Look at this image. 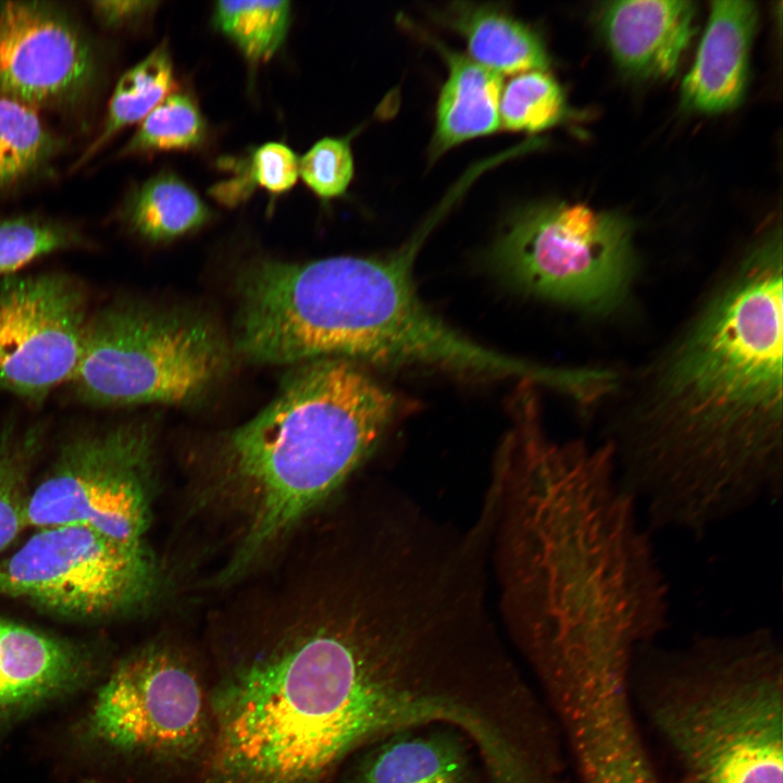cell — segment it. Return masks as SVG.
Instances as JSON below:
<instances>
[{
    "instance_id": "6da1fadb",
    "label": "cell",
    "mask_w": 783,
    "mask_h": 783,
    "mask_svg": "<svg viewBox=\"0 0 783 783\" xmlns=\"http://www.w3.org/2000/svg\"><path fill=\"white\" fill-rule=\"evenodd\" d=\"M783 252L771 227L647 365L605 426L649 530L703 538L783 490Z\"/></svg>"
},
{
    "instance_id": "7a4b0ae2",
    "label": "cell",
    "mask_w": 783,
    "mask_h": 783,
    "mask_svg": "<svg viewBox=\"0 0 783 783\" xmlns=\"http://www.w3.org/2000/svg\"><path fill=\"white\" fill-rule=\"evenodd\" d=\"M323 576L304 618L209 670L214 741L197 783H336L364 747L437 720L440 678L413 624L376 587Z\"/></svg>"
},
{
    "instance_id": "3957f363",
    "label": "cell",
    "mask_w": 783,
    "mask_h": 783,
    "mask_svg": "<svg viewBox=\"0 0 783 783\" xmlns=\"http://www.w3.org/2000/svg\"><path fill=\"white\" fill-rule=\"evenodd\" d=\"M489 570L525 659L635 651L668 627L670 589L610 448L519 433L496 453Z\"/></svg>"
},
{
    "instance_id": "277c9868",
    "label": "cell",
    "mask_w": 783,
    "mask_h": 783,
    "mask_svg": "<svg viewBox=\"0 0 783 783\" xmlns=\"http://www.w3.org/2000/svg\"><path fill=\"white\" fill-rule=\"evenodd\" d=\"M467 187L457 182L391 253L309 262L260 258L235 278L234 350L258 364L319 358L539 383L547 370L483 347L420 298L412 266L428 234Z\"/></svg>"
},
{
    "instance_id": "5b68a950",
    "label": "cell",
    "mask_w": 783,
    "mask_h": 783,
    "mask_svg": "<svg viewBox=\"0 0 783 783\" xmlns=\"http://www.w3.org/2000/svg\"><path fill=\"white\" fill-rule=\"evenodd\" d=\"M295 365L271 402L219 444L223 478L247 517L233 570L338 492L397 413L395 395L358 363L319 358Z\"/></svg>"
},
{
    "instance_id": "8992f818",
    "label": "cell",
    "mask_w": 783,
    "mask_h": 783,
    "mask_svg": "<svg viewBox=\"0 0 783 783\" xmlns=\"http://www.w3.org/2000/svg\"><path fill=\"white\" fill-rule=\"evenodd\" d=\"M633 667L681 783H783V654L771 629L645 644Z\"/></svg>"
},
{
    "instance_id": "52a82bcc",
    "label": "cell",
    "mask_w": 783,
    "mask_h": 783,
    "mask_svg": "<svg viewBox=\"0 0 783 783\" xmlns=\"http://www.w3.org/2000/svg\"><path fill=\"white\" fill-rule=\"evenodd\" d=\"M75 738L121 783H197L214 741L209 669L173 644L132 652L98 686Z\"/></svg>"
},
{
    "instance_id": "ba28073f",
    "label": "cell",
    "mask_w": 783,
    "mask_h": 783,
    "mask_svg": "<svg viewBox=\"0 0 783 783\" xmlns=\"http://www.w3.org/2000/svg\"><path fill=\"white\" fill-rule=\"evenodd\" d=\"M232 347L207 315L139 300L91 313L72 396L98 408L192 405L228 372Z\"/></svg>"
},
{
    "instance_id": "9c48e42d",
    "label": "cell",
    "mask_w": 783,
    "mask_h": 783,
    "mask_svg": "<svg viewBox=\"0 0 783 783\" xmlns=\"http://www.w3.org/2000/svg\"><path fill=\"white\" fill-rule=\"evenodd\" d=\"M488 263L520 293L581 308H608L624 295L632 274V226L618 213L583 203L529 206L498 235Z\"/></svg>"
},
{
    "instance_id": "30bf717a",
    "label": "cell",
    "mask_w": 783,
    "mask_h": 783,
    "mask_svg": "<svg viewBox=\"0 0 783 783\" xmlns=\"http://www.w3.org/2000/svg\"><path fill=\"white\" fill-rule=\"evenodd\" d=\"M152 447L150 426L139 421L73 437L28 494L27 526L85 525L123 543L145 544Z\"/></svg>"
},
{
    "instance_id": "8fae6325",
    "label": "cell",
    "mask_w": 783,
    "mask_h": 783,
    "mask_svg": "<svg viewBox=\"0 0 783 783\" xmlns=\"http://www.w3.org/2000/svg\"><path fill=\"white\" fill-rule=\"evenodd\" d=\"M156 583L145 544L77 524L38 529L0 560V596L76 617H102L146 600Z\"/></svg>"
},
{
    "instance_id": "7c38bea8",
    "label": "cell",
    "mask_w": 783,
    "mask_h": 783,
    "mask_svg": "<svg viewBox=\"0 0 783 783\" xmlns=\"http://www.w3.org/2000/svg\"><path fill=\"white\" fill-rule=\"evenodd\" d=\"M90 315L86 287L69 274L0 277V391L41 403L69 384Z\"/></svg>"
},
{
    "instance_id": "4fadbf2b",
    "label": "cell",
    "mask_w": 783,
    "mask_h": 783,
    "mask_svg": "<svg viewBox=\"0 0 783 783\" xmlns=\"http://www.w3.org/2000/svg\"><path fill=\"white\" fill-rule=\"evenodd\" d=\"M97 73L94 49L60 8L0 1V95L33 108L77 102Z\"/></svg>"
},
{
    "instance_id": "5bb4252c",
    "label": "cell",
    "mask_w": 783,
    "mask_h": 783,
    "mask_svg": "<svg viewBox=\"0 0 783 783\" xmlns=\"http://www.w3.org/2000/svg\"><path fill=\"white\" fill-rule=\"evenodd\" d=\"M98 673L87 649L0 618V725L76 693Z\"/></svg>"
},
{
    "instance_id": "9a60e30c",
    "label": "cell",
    "mask_w": 783,
    "mask_h": 783,
    "mask_svg": "<svg viewBox=\"0 0 783 783\" xmlns=\"http://www.w3.org/2000/svg\"><path fill=\"white\" fill-rule=\"evenodd\" d=\"M696 7L686 0L604 2L600 34L618 67L639 79L673 76L695 32Z\"/></svg>"
},
{
    "instance_id": "2e32d148",
    "label": "cell",
    "mask_w": 783,
    "mask_h": 783,
    "mask_svg": "<svg viewBox=\"0 0 783 783\" xmlns=\"http://www.w3.org/2000/svg\"><path fill=\"white\" fill-rule=\"evenodd\" d=\"M473 751L452 726L406 729L353 755L336 783H478Z\"/></svg>"
},
{
    "instance_id": "e0dca14e",
    "label": "cell",
    "mask_w": 783,
    "mask_h": 783,
    "mask_svg": "<svg viewBox=\"0 0 783 783\" xmlns=\"http://www.w3.org/2000/svg\"><path fill=\"white\" fill-rule=\"evenodd\" d=\"M758 11L753 1L710 3L696 58L681 85V103L699 113H721L742 101Z\"/></svg>"
},
{
    "instance_id": "ac0fdd59",
    "label": "cell",
    "mask_w": 783,
    "mask_h": 783,
    "mask_svg": "<svg viewBox=\"0 0 783 783\" xmlns=\"http://www.w3.org/2000/svg\"><path fill=\"white\" fill-rule=\"evenodd\" d=\"M430 42L442 53L448 69L437 100L430 146V158L435 160L467 140L500 129L502 76L465 53L434 39Z\"/></svg>"
},
{
    "instance_id": "d6986e66",
    "label": "cell",
    "mask_w": 783,
    "mask_h": 783,
    "mask_svg": "<svg viewBox=\"0 0 783 783\" xmlns=\"http://www.w3.org/2000/svg\"><path fill=\"white\" fill-rule=\"evenodd\" d=\"M434 17L464 38L470 58L501 76L548 71L550 60L539 34L504 5L453 2Z\"/></svg>"
},
{
    "instance_id": "ffe728a7",
    "label": "cell",
    "mask_w": 783,
    "mask_h": 783,
    "mask_svg": "<svg viewBox=\"0 0 783 783\" xmlns=\"http://www.w3.org/2000/svg\"><path fill=\"white\" fill-rule=\"evenodd\" d=\"M123 219L140 238L161 244L199 229L210 221L211 212L186 182L163 172L129 195Z\"/></svg>"
},
{
    "instance_id": "44dd1931",
    "label": "cell",
    "mask_w": 783,
    "mask_h": 783,
    "mask_svg": "<svg viewBox=\"0 0 783 783\" xmlns=\"http://www.w3.org/2000/svg\"><path fill=\"white\" fill-rule=\"evenodd\" d=\"M173 79L172 58L163 42L121 76L100 134L73 167L78 169L89 161L120 130L141 122L170 92Z\"/></svg>"
},
{
    "instance_id": "7402d4cb",
    "label": "cell",
    "mask_w": 783,
    "mask_h": 783,
    "mask_svg": "<svg viewBox=\"0 0 783 783\" xmlns=\"http://www.w3.org/2000/svg\"><path fill=\"white\" fill-rule=\"evenodd\" d=\"M61 146L35 108L0 95V188L42 170Z\"/></svg>"
},
{
    "instance_id": "603a6c76",
    "label": "cell",
    "mask_w": 783,
    "mask_h": 783,
    "mask_svg": "<svg viewBox=\"0 0 783 783\" xmlns=\"http://www.w3.org/2000/svg\"><path fill=\"white\" fill-rule=\"evenodd\" d=\"M291 20L289 1H220L214 27L251 63L269 60L283 45Z\"/></svg>"
},
{
    "instance_id": "cb8c5ba5",
    "label": "cell",
    "mask_w": 783,
    "mask_h": 783,
    "mask_svg": "<svg viewBox=\"0 0 783 783\" xmlns=\"http://www.w3.org/2000/svg\"><path fill=\"white\" fill-rule=\"evenodd\" d=\"M567 115L564 92L548 71L513 75L502 87L500 128L533 134L557 125Z\"/></svg>"
},
{
    "instance_id": "d4e9b609",
    "label": "cell",
    "mask_w": 783,
    "mask_h": 783,
    "mask_svg": "<svg viewBox=\"0 0 783 783\" xmlns=\"http://www.w3.org/2000/svg\"><path fill=\"white\" fill-rule=\"evenodd\" d=\"M206 135V121L196 101L187 94L174 92L141 121L121 154L192 149L202 145Z\"/></svg>"
},
{
    "instance_id": "484cf974",
    "label": "cell",
    "mask_w": 783,
    "mask_h": 783,
    "mask_svg": "<svg viewBox=\"0 0 783 783\" xmlns=\"http://www.w3.org/2000/svg\"><path fill=\"white\" fill-rule=\"evenodd\" d=\"M38 426L20 433L8 424L0 438V551L27 526L25 492L29 462L39 444Z\"/></svg>"
},
{
    "instance_id": "4316f807",
    "label": "cell",
    "mask_w": 783,
    "mask_h": 783,
    "mask_svg": "<svg viewBox=\"0 0 783 783\" xmlns=\"http://www.w3.org/2000/svg\"><path fill=\"white\" fill-rule=\"evenodd\" d=\"M85 245L82 235L61 222L16 216L0 221V277L16 274L53 252Z\"/></svg>"
},
{
    "instance_id": "83f0119b",
    "label": "cell",
    "mask_w": 783,
    "mask_h": 783,
    "mask_svg": "<svg viewBox=\"0 0 783 783\" xmlns=\"http://www.w3.org/2000/svg\"><path fill=\"white\" fill-rule=\"evenodd\" d=\"M298 158L285 144L266 142L252 150L245 165V172L237 177L219 184L213 194L225 204H235L244 199L254 186L272 194L288 191L299 176Z\"/></svg>"
},
{
    "instance_id": "f1b7e54d",
    "label": "cell",
    "mask_w": 783,
    "mask_h": 783,
    "mask_svg": "<svg viewBox=\"0 0 783 783\" xmlns=\"http://www.w3.org/2000/svg\"><path fill=\"white\" fill-rule=\"evenodd\" d=\"M298 173L322 200L343 196L355 174L350 138L320 139L298 160Z\"/></svg>"
},
{
    "instance_id": "f546056e",
    "label": "cell",
    "mask_w": 783,
    "mask_h": 783,
    "mask_svg": "<svg viewBox=\"0 0 783 783\" xmlns=\"http://www.w3.org/2000/svg\"><path fill=\"white\" fill-rule=\"evenodd\" d=\"M156 1H92L91 7L97 17L107 26H122L132 23L152 11Z\"/></svg>"
},
{
    "instance_id": "4dcf8cb0",
    "label": "cell",
    "mask_w": 783,
    "mask_h": 783,
    "mask_svg": "<svg viewBox=\"0 0 783 783\" xmlns=\"http://www.w3.org/2000/svg\"><path fill=\"white\" fill-rule=\"evenodd\" d=\"M618 651H621V650H618ZM607 652H608V651H607ZM598 654H600V652H598ZM589 655H591V654H589ZM573 656H579V655H573ZM580 656H583V655H580ZM557 657H566V656H557ZM549 658H554V657H549ZM545 659H547V658H545ZM540 660H543V659H540ZM537 661H539V660H537ZM535 662H536V661H535ZM532 663H533V662H532ZM530 664H531V663H530Z\"/></svg>"
}]
</instances>
